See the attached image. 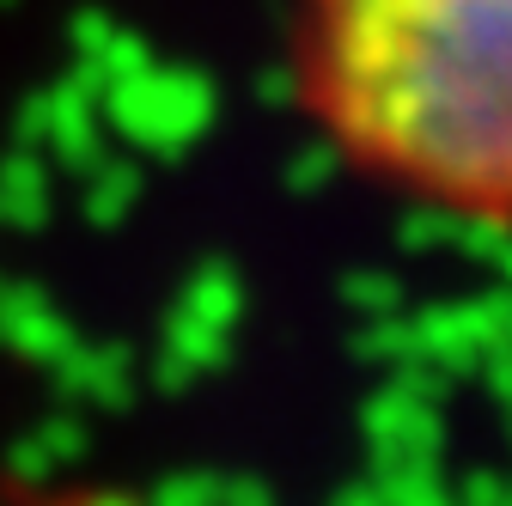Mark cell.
<instances>
[{
  "label": "cell",
  "mask_w": 512,
  "mask_h": 506,
  "mask_svg": "<svg viewBox=\"0 0 512 506\" xmlns=\"http://www.w3.org/2000/svg\"><path fill=\"white\" fill-rule=\"evenodd\" d=\"M293 74L348 171L512 232V0H293Z\"/></svg>",
  "instance_id": "obj_1"
}]
</instances>
